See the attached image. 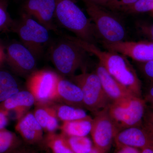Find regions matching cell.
I'll list each match as a JSON object with an SVG mask.
<instances>
[{
  "label": "cell",
  "mask_w": 153,
  "mask_h": 153,
  "mask_svg": "<svg viewBox=\"0 0 153 153\" xmlns=\"http://www.w3.org/2000/svg\"><path fill=\"white\" fill-rule=\"evenodd\" d=\"M70 78L82 91L84 107L91 112L95 114L104 109L112 102L105 92L96 72L88 73L83 68L81 74Z\"/></svg>",
  "instance_id": "52a82bcc"
},
{
  "label": "cell",
  "mask_w": 153,
  "mask_h": 153,
  "mask_svg": "<svg viewBox=\"0 0 153 153\" xmlns=\"http://www.w3.org/2000/svg\"><path fill=\"white\" fill-rule=\"evenodd\" d=\"M35 98L28 90H20L0 104V110L7 113L16 112L18 120L24 116L33 105Z\"/></svg>",
  "instance_id": "e0dca14e"
},
{
  "label": "cell",
  "mask_w": 153,
  "mask_h": 153,
  "mask_svg": "<svg viewBox=\"0 0 153 153\" xmlns=\"http://www.w3.org/2000/svg\"><path fill=\"white\" fill-rule=\"evenodd\" d=\"M65 36L88 53L97 57L99 63L115 79L127 88L135 95L142 97L141 82L127 57L117 52L102 51L95 44L87 43L76 37Z\"/></svg>",
  "instance_id": "6da1fadb"
},
{
  "label": "cell",
  "mask_w": 153,
  "mask_h": 153,
  "mask_svg": "<svg viewBox=\"0 0 153 153\" xmlns=\"http://www.w3.org/2000/svg\"><path fill=\"white\" fill-rule=\"evenodd\" d=\"M140 153H153V148H145L141 150Z\"/></svg>",
  "instance_id": "8d00e7d4"
},
{
  "label": "cell",
  "mask_w": 153,
  "mask_h": 153,
  "mask_svg": "<svg viewBox=\"0 0 153 153\" xmlns=\"http://www.w3.org/2000/svg\"><path fill=\"white\" fill-rule=\"evenodd\" d=\"M21 139L15 133L4 128L0 130V153H9L20 147Z\"/></svg>",
  "instance_id": "603a6c76"
},
{
  "label": "cell",
  "mask_w": 153,
  "mask_h": 153,
  "mask_svg": "<svg viewBox=\"0 0 153 153\" xmlns=\"http://www.w3.org/2000/svg\"><path fill=\"white\" fill-rule=\"evenodd\" d=\"M153 12V0H138L124 12L126 13L136 14Z\"/></svg>",
  "instance_id": "484cf974"
},
{
  "label": "cell",
  "mask_w": 153,
  "mask_h": 153,
  "mask_svg": "<svg viewBox=\"0 0 153 153\" xmlns=\"http://www.w3.org/2000/svg\"><path fill=\"white\" fill-rule=\"evenodd\" d=\"M141 150L137 148L131 147H123L120 148L117 153H140Z\"/></svg>",
  "instance_id": "1f68e13d"
},
{
  "label": "cell",
  "mask_w": 153,
  "mask_h": 153,
  "mask_svg": "<svg viewBox=\"0 0 153 153\" xmlns=\"http://www.w3.org/2000/svg\"><path fill=\"white\" fill-rule=\"evenodd\" d=\"M66 137L74 153H89L93 149L92 142L87 136Z\"/></svg>",
  "instance_id": "cb8c5ba5"
},
{
  "label": "cell",
  "mask_w": 153,
  "mask_h": 153,
  "mask_svg": "<svg viewBox=\"0 0 153 153\" xmlns=\"http://www.w3.org/2000/svg\"><path fill=\"white\" fill-rule=\"evenodd\" d=\"M83 1V0H82ZM102 6L106 8L107 5L109 0H85Z\"/></svg>",
  "instance_id": "e575fe53"
},
{
  "label": "cell",
  "mask_w": 153,
  "mask_h": 153,
  "mask_svg": "<svg viewBox=\"0 0 153 153\" xmlns=\"http://www.w3.org/2000/svg\"><path fill=\"white\" fill-rule=\"evenodd\" d=\"M15 129L22 139L28 144H35L44 140V130L33 113L27 112L18 120Z\"/></svg>",
  "instance_id": "9a60e30c"
},
{
  "label": "cell",
  "mask_w": 153,
  "mask_h": 153,
  "mask_svg": "<svg viewBox=\"0 0 153 153\" xmlns=\"http://www.w3.org/2000/svg\"><path fill=\"white\" fill-rule=\"evenodd\" d=\"M5 48L0 43V68L4 62H5Z\"/></svg>",
  "instance_id": "d6a6232c"
},
{
  "label": "cell",
  "mask_w": 153,
  "mask_h": 153,
  "mask_svg": "<svg viewBox=\"0 0 153 153\" xmlns=\"http://www.w3.org/2000/svg\"><path fill=\"white\" fill-rule=\"evenodd\" d=\"M55 22L74 33L76 38L95 44L97 34L94 25L76 4V0H56Z\"/></svg>",
  "instance_id": "7a4b0ae2"
},
{
  "label": "cell",
  "mask_w": 153,
  "mask_h": 153,
  "mask_svg": "<svg viewBox=\"0 0 153 153\" xmlns=\"http://www.w3.org/2000/svg\"><path fill=\"white\" fill-rule=\"evenodd\" d=\"M102 44L107 51L117 52L140 63L153 60V43L151 41H102Z\"/></svg>",
  "instance_id": "8fae6325"
},
{
  "label": "cell",
  "mask_w": 153,
  "mask_h": 153,
  "mask_svg": "<svg viewBox=\"0 0 153 153\" xmlns=\"http://www.w3.org/2000/svg\"><path fill=\"white\" fill-rule=\"evenodd\" d=\"M89 153H103L101 152V151H100L98 149H97L94 146L93 149L91 150L90 152Z\"/></svg>",
  "instance_id": "74e56055"
},
{
  "label": "cell",
  "mask_w": 153,
  "mask_h": 153,
  "mask_svg": "<svg viewBox=\"0 0 153 153\" xmlns=\"http://www.w3.org/2000/svg\"><path fill=\"white\" fill-rule=\"evenodd\" d=\"M6 0H0V33L11 31L14 21L8 11Z\"/></svg>",
  "instance_id": "d4e9b609"
},
{
  "label": "cell",
  "mask_w": 153,
  "mask_h": 153,
  "mask_svg": "<svg viewBox=\"0 0 153 153\" xmlns=\"http://www.w3.org/2000/svg\"></svg>",
  "instance_id": "ab89813d"
},
{
  "label": "cell",
  "mask_w": 153,
  "mask_h": 153,
  "mask_svg": "<svg viewBox=\"0 0 153 153\" xmlns=\"http://www.w3.org/2000/svg\"><path fill=\"white\" fill-rule=\"evenodd\" d=\"M139 28L141 33L153 43V23L141 24Z\"/></svg>",
  "instance_id": "f1b7e54d"
},
{
  "label": "cell",
  "mask_w": 153,
  "mask_h": 153,
  "mask_svg": "<svg viewBox=\"0 0 153 153\" xmlns=\"http://www.w3.org/2000/svg\"><path fill=\"white\" fill-rule=\"evenodd\" d=\"M56 0H26L23 13L29 15L44 26L49 31L58 33L55 24Z\"/></svg>",
  "instance_id": "7c38bea8"
},
{
  "label": "cell",
  "mask_w": 153,
  "mask_h": 153,
  "mask_svg": "<svg viewBox=\"0 0 153 153\" xmlns=\"http://www.w3.org/2000/svg\"><path fill=\"white\" fill-rule=\"evenodd\" d=\"M8 114L0 110V130L5 128L8 123Z\"/></svg>",
  "instance_id": "4dcf8cb0"
},
{
  "label": "cell",
  "mask_w": 153,
  "mask_h": 153,
  "mask_svg": "<svg viewBox=\"0 0 153 153\" xmlns=\"http://www.w3.org/2000/svg\"><path fill=\"white\" fill-rule=\"evenodd\" d=\"M64 37L50 46L49 55L58 72L71 77L79 68H85L88 53L65 36Z\"/></svg>",
  "instance_id": "3957f363"
},
{
  "label": "cell",
  "mask_w": 153,
  "mask_h": 153,
  "mask_svg": "<svg viewBox=\"0 0 153 153\" xmlns=\"http://www.w3.org/2000/svg\"><path fill=\"white\" fill-rule=\"evenodd\" d=\"M83 1L97 34L102 38V41L112 43L126 41L125 27L116 15L102 6L85 0Z\"/></svg>",
  "instance_id": "277c9868"
},
{
  "label": "cell",
  "mask_w": 153,
  "mask_h": 153,
  "mask_svg": "<svg viewBox=\"0 0 153 153\" xmlns=\"http://www.w3.org/2000/svg\"><path fill=\"white\" fill-rule=\"evenodd\" d=\"M146 103H149L151 107H152V108L153 109V98L150 99L149 100L147 101H146Z\"/></svg>",
  "instance_id": "f35d334b"
},
{
  "label": "cell",
  "mask_w": 153,
  "mask_h": 153,
  "mask_svg": "<svg viewBox=\"0 0 153 153\" xmlns=\"http://www.w3.org/2000/svg\"><path fill=\"white\" fill-rule=\"evenodd\" d=\"M9 153H29L27 151L23 149H21L20 147L17 148L16 149L10 152Z\"/></svg>",
  "instance_id": "d590c367"
},
{
  "label": "cell",
  "mask_w": 153,
  "mask_h": 153,
  "mask_svg": "<svg viewBox=\"0 0 153 153\" xmlns=\"http://www.w3.org/2000/svg\"><path fill=\"white\" fill-rule=\"evenodd\" d=\"M142 126L153 136V111L146 112Z\"/></svg>",
  "instance_id": "83f0119b"
},
{
  "label": "cell",
  "mask_w": 153,
  "mask_h": 153,
  "mask_svg": "<svg viewBox=\"0 0 153 153\" xmlns=\"http://www.w3.org/2000/svg\"><path fill=\"white\" fill-rule=\"evenodd\" d=\"M138 0H109L106 8L113 11L124 12Z\"/></svg>",
  "instance_id": "4316f807"
},
{
  "label": "cell",
  "mask_w": 153,
  "mask_h": 153,
  "mask_svg": "<svg viewBox=\"0 0 153 153\" xmlns=\"http://www.w3.org/2000/svg\"><path fill=\"white\" fill-rule=\"evenodd\" d=\"M95 72L100 79L105 92L112 102L136 96L127 88L115 79L99 63Z\"/></svg>",
  "instance_id": "5bb4252c"
},
{
  "label": "cell",
  "mask_w": 153,
  "mask_h": 153,
  "mask_svg": "<svg viewBox=\"0 0 153 153\" xmlns=\"http://www.w3.org/2000/svg\"><path fill=\"white\" fill-rule=\"evenodd\" d=\"M53 105L56 110L58 120L63 122L82 119L89 116L85 111L80 108L75 107L63 103L60 104L53 103Z\"/></svg>",
  "instance_id": "44dd1931"
},
{
  "label": "cell",
  "mask_w": 153,
  "mask_h": 153,
  "mask_svg": "<svg viewBox=\"0 0 153 153\" xmlns=\"http://www.w3.org/2000/svg\"><path fill=\"white\" fill-rule=\"evenodd\" d=\"M146 103L142 97L134 96L130 98L113 101L108 112L118 131L142 126Z\"/></svg>",
  "instance_id": "8992f818"
},
{
  "label": "cell",
  "mask_w": 153,
  "mask_h": 153,
  "mask_svg": "<svg viewBox=\"0 0 153 153\" xmlns=\"http://www.w3.org/2000/svg\"><path fill=\"white\" fill-rule=\"evenodd\" d=\"M20 90L19 84L13 75L0 68V104Z\"/></svg>",
  "instance_id": "ffe728a7"
},
{
  "label": "cell",
  "mask_w": 153,
  "mask_h": 153,
  "mask_svg": "<svg viewBox=\"0 0 153 153\" xmlns=\"http://www.w3.org/2000/svg\"><path fill=\"white\" fill-rule=\"evenodd\" d=\"M36 105L33 113L38 123L47 133L55 132L60 126L52 102Z\"/></svg>",
  "instance_id": "ac0fdd59"
},
{
  "label": "cell",
  "mask_w": 153,
  "mask_h": 153,
  "mask_svg": "<svg viewBox=\"0 0 153 153\" xmlns=\"http://www.w3.org/2000/svg\"><path fill=\"white\" fill-rule=\"evenodd\" d=\"M44 141L53 153H74L68 144L67 137L63 134L47 133Z\"/></svg>",
  "instance_id": "7402d4cb"
},
{
  "label": "cell",
  "mask_w": 153,
  "mask_h": 153,
  "mask_svg": "<svg viewBox=\"0 0 153 153\" xmlns=\"http://www.w3.org/2000/svg\"><path fill=\"white\" fill-rule=\"evenodd\" d=\"M92 120L90 116L77 120L64 122L59 128L66 136L85 137L90 133Z\"/></svg>",
  "instance_id": "d6986e66"
},
{
  "label": "cell",
  "mask_w": 153,
  "mask_h": 153,
  "mask_svg": "<svg viewBox=\"0 0 153 153\" xmlns=\"http://www.w3.org/2000/svg\"><path fill=\"white\" fill-rule=\"evenodd\" d=\"M5 62L16 74L27 78L36 71L37 59L21 42L9 44L5 48Z\"/></svg>",
  "instance_id": "30bf717a"
},
{
  "label": "cell",
  "mask_w": 153,
  "mask_h": 153,
  "mask_svg": "<svg viewBox=\"0 0 153 153\" xmlns=\"http://www.w3.org/2000/svg\"><path fill=\"white\" fill-rule=\"evenodd\" d=\"M60 75L47 70L34 71L27 78V89L35 98L36 105L53 102Z\"/></svg>",
  "instance_id": "ba28073f"
},
{
  "label": "cell",
  "mask_w": 153,
  "mask_h": 153,
  "mask_svg": "<svg viewBox=\"0 0 153 153\" xmlns=\"http://www.w3.org/2000/svg\"><path fill=\"white\" fill-rule=\"evenodd\" d=\"M140 67L145 75L153 81V60L140 63Z\"/></svg>",
  "instance_id": "f546056e"
},
{
  "label": "cell",
  "mask_w": 153,
  "mask_h": 153,
  "mask_svg": "<svg viewBox=\"0 0 153 153\" xmlns=\"http://www.w3.org/2000/svg\"><path fill=\"white\" fill-rule=\"evenodd\" d=\"M119 149L131 147L142 150L153 148V136L143 127H132L125 129L117 133L114 140Z\"/></svg>",
  "instance_id": "4fadbf2b"
},
{
  "label": "cell",
  "mask_w": 153,
  "mask_h": 153,
  "mask_svg": "<svg viewBox=\"0 0 153 153\" xmlns=\"http://www.w3.org/2000/svg\"><path fill=\"white\" fill-rule=\"evenodd\" d=\"M11 31L16 33L21 43L31 51L36 59L41 57L49 42V31L33 17L22 13L14 21Z\"/></svg>",
  "instance_id": "5b68a950"
},
{
  "label": "cell",
  "mask_w": 153,
  "mask_h": 153,
  "mask_svg": "<svg viewBox=\"0 0 153 153\" xmlns=\"http://www.w3.org/2000/svg\"><path fill=\"white\" fill-rule=\"evenodd\" d=\"M152 98H153V81L148 89L146 94L145 96V98L144 99L145 100V101H146Z\"/></svg>",
  "instance_id": "836d02e7"
},
{
  "label": "cell",
  "mask_w": 153,
  "mask_h": 153,
  "mask_svg": "<svg viewBox=\"0 0 153 153\" xmlns=\"http://www.w3.org/2000/svg\"><path fill=\"white\" fill-rule=\"evenodd\" d=\"M94 114L90 132L94 147L102 152L106 153L118 131L110 116L108 107Z\"/></svg>",
  "instance_id": "9c48e42d"
},
{
  "label": "cell",
  "mask_w": 153,
  "mask_h": 153,
  "mask_svg": "<svg viewBox=\"0 0 153 153\" xmlns=\"http://www.w3.org/2000/svg\"><path fill=\"white\" fill-rule=\"evenodd\" d=\"M57 101L75 107H84L83 95L79 86L60 76L53 102Z\"/></svg>",
  "instance_id": "2e32d148"
}]
</instances>
